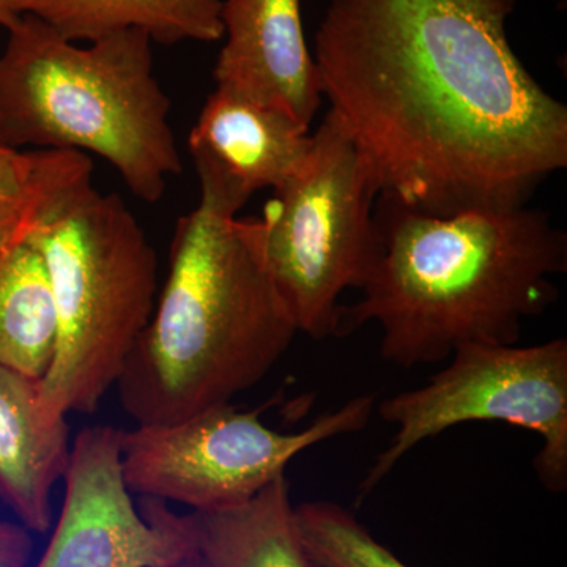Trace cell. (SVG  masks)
I'll return each mask as SVG.
<instances>
[{
    "mask_svg": "<svg viewBox=\"0 0 567 567\" xmlns=\"http://www.w3.org/2000/svg\"><path fill=\"white\" fill-rule=\"evenodd\" d=\"M55 204L17 203V200L0 199V260L11 249L28 240L44 213Z\"/></svg>",
    "mask_w": 567,
    "mask_h": 567,
    "instance_id": "ac0fdd59",
    "label": "cell"
},
{
    "mask_svg": "<svg viewBox=\"0 0 567 567\" xmlns=\"http://www.w3.org/2000/svg\"><path fill=\"white\" fill-rule=\"evenodd\" d=\"M295 524L312 567H412L339 503H301Z\"/></svg>",
    "mask_w": 567,
    "mask_h": 567,
    "instance_id": "2e32d148",
    "label": "cell"
},
{
    "mask_svg": "<svg viewBox=\"0 0 567 567\" xmlns=\"http://www.w3.org/2000/svg\"><path fill=\"white\" fill-rule=\"evenodd\" d=\"M379 254L336 338L380 328V357L401 369L450 360L470 342L516 346L525 320L558 300L567 235L520 207L436 216L379 196Z\"/></svg>",
    "mask_w": 567,
    "mask_h": 567,
    "instance_id": "7a4b0ae2",
    "label": "cell"
},
{
    "mask_svg": "<svg viewBox=\"0 0 567 567\" xmlns=\"http://www.w3.org/2000/svg\"><path fill=\"white\" fill-rule=\"evenodd\" d=\"M216 87L267 104L311 128L320 103L319 71L309 51L301 0H223Z\"/></svg>",
    "mask_w": 567,
    "mask_h": 567,
    "instance_id": "8fae6325",
    "label": "cell"
},
{
    "mask_svg": "<svg viewBox=\"0 0 567 567\" xmlns=\"http://www.w3.org/2000/svg\"><path fill=\"white\" fill-rule=\"evenodd\" d=\"M377 197L363 156L327 112L303 166L259 218L265 267L298 333L336 338L342 293L364 286L379 254Z\"/></svg>",
    "mask_w": 567,
    "mask_h": 567,
    "instance_id": "8992f818",
    "label": "cell"
},
{
    "mask_svg": "<svg viewBox=\"0 0 567 567\" xmlns=\"http://www.w3.org/2000/svg\"><path fill=\"white\" fill-rule=\"evenodd\" d=\"M24 17L21 0H0V28L11 31Z\"/></svg>",
    "mask_w": 567,
    "mask_h": 567,
    "instance_id": "ffe728a7",
    "label": "cell"
},
{
    "mask_svg": "<svg viewBox=\"0 0 567 567\" xmlns=\"http://www.w3.org/2000/svg\"><path fill=\"white\" fill-rule=\"evenodd\" d=\"M47 267L58 347L41 395L52 413H93L153 315L158 256L118 194L92 183L44 213L28 238Z\"/></svg>",
    "mask_w": 567,
    "mask_h": 567,
    "instance_id": "5b68a950",
    "label": "cell"
},
{
    "mask_svg": "<svg viewBox=\"0 0 567 567\" xmlns=\"http://www.w3.org/2000/svg\"><path fill=\"white\" fill-rule=\"evenodd\" d=\"M279 476L245 505L193 513L194 546L207 567H312Z\"/></svg>",
    "mask_w": 567,
    "mask_h": 567,
    "instance_id": "5bb4252c",
    "label": "cell"
},
{
    "mask_svg": "<svg viewBox=\"0 0 567 567\" xmlns=\"http://www.w3.org/2000/svg\"><path fill=\"white\" fill-rule=\"evenodd\" d=\"M93 182V163L84 153L18 151L0 142V199L55 204Z\"/></svg>",
    "mask_w": 567,
    "mask_h": 567,
    "instance_id": "e0dca14e",
    "label": "cell"
},
{
    "mask_svg": "<svg viewBox=\"0 0 567 567\" xmlns=\"http://www.w3.org/2000/svg\"><path fill=\"white\" fill-rule=\"evenodd\" d=\"M121 435L92 425L74 440L61 514L35 567H173L196 548L189 514L145 496L134 505Z\"/></svg>",
    "mask_w": 567,
    "mask_h": 567,
    "instance_id": "9c48e42d",
    "label": "cell"
},
{
    "mask_svg": "<svg viewBox=\"0 0 567 567\" xmlns=\"http://www.w3.org/2000/svg\"><path fill=\"white\" fill-rule=\"evenodd\" d=\"M375 404V394L357 395L290 434L265 425L260 410L241 412L230 404L181 423L136 425L121 435L123 481L134 494L181 503L193 513L233 509L284 476L308 447L363 431Z\"/></svg>",
    "mask_w": 567,
    "mask_h": 567,
    "instance_id": "ba28073f",
    "label": "cell"
},
{
    "mask_svg": "<svg viewBox=\"0 0 567 567\" xmlns=\"http://www.w3.org/2000/svg\"><path fill=\"white\" fill-rule=\"evenodd\" d=\"M32 533L20 522L0 520V567H28L32 557Z\"/></svg>",
    "mask_w": 567,
    "mask_h": 567,
    "instance_id": "d6986e66",
    "label": "cell"
},
{
    "mask_svg": "<svg viewBox=\"0 0 567 567\" xmlns=\"http://www.w3.org/2000/svg\"><path fill=\"white\" fill-rule=\"evenodd\" d=\"M450 360L425 385L377 405L380 417L398 425V432L361 481L357 505L413 447L472 421H502L539 435L536 475L548 492H566V339L532 347L470 342L457 347Z\"/></svg>",
    "mask_w": 567,
    "mask_h": 567,
    "instance_id": "52a82bcc",
    "label": "cell"
},
{
    "mask_svg": "<svg viewBox=\"0 0 567 567\" xmlns=\"http://www.w3.org/2000/svg\"><path fill=\"white\" fill-rule=\"evenodd\" d=\"M173 567H207V565H205L204 559L199 557L196 548H194V551L188 557L183 558L182 561H178Z\"/></svg>",
    "mask_w": 567,
    "mask_h": 567,
    "instance_id": "44dd1931",
    "label": "cell"
},
{
    "mask_svg": "<svg viewBox=\"0 0 567 567\" xmlns=\"http://www.w3.org/2000/svg\"><path fill=\"white\" fill-rule=\"evenodd\" d=\"M71 445L66 416L47 409L41 380L0 364V499L31 533L52 527L51 495Z\"/></svg>",
    "mask_w": 567,
    "mask_h": 567,
    "instance_id": "7c38bea8",
    "label": "cell"
},
{
    "mask_svg": "<svg viewBox=\"0 0 567 567\" xmlns=\"http://www.w3.org/2000/svg\"><path fill=\"white\" fill-rule=\"evenodd\" d=\"M24 14L47 22L63 39L96 41L126 31L152 43L223 40V0H21Z\"/></svg>",
    "mask_w": 567,
    "mask_h": 567,
    "instance_id": "4fadbf2b",
    "label": "cell"
},
{
    "mask_svg": "<svg viewBox=\"0 0 567 567\" xmlns=\"http://www.w3.org/2000/svg\"><path fill=\"white\" fill-rule=\"evenodd\" d=\"M152 47L140 31L80 47L24 14L0 54V142L95 153L134 196L158 203L183 163Z\"/></svg>",
    "mask_w": 567,
    "mask_h": 567,
    "instance_id": "277c9868",
    "label": "cell"
},
{
    "mask_svg": "<svg viewBox=\"0 0 567 567\" xmlns=\"http://www.w3.org/2000/svg\"><path fill=\"white\" fill-rule=\"evenodd\" d=\"M200 192L171 245L169 274L115 383L137 425H167L230 404L262 382L297 328L276 292L259 218Z\"/></svg>",
    "mask_w": 567,
    "mask_h": 567,
    "instance_id": "3957f363",
    "label": "cell"
},
{
    "mask_svg": "<svg viewBox=\"0 0 567 567\" xmlns=\"http://www.w3.org/2000/svg\"><path fill=\"white\" fill-rule=\"evenodd\" d=\"M311 147L312 134L286 112L223 87L208 95L188 136L200 192L224 194L241 207L289 181Z\"/></svg>",
    "mask_w": 567,
    "mask_h": 567,
    "instance_id": "30bf717a",
    "label": "cell"
},
{
    "mask_svg": "<svg viewBox=\"0 0 567 567\" xmlns=\"http://www.w3.org/2000/svg\"><path fill=\"white\" fill-rule=\"evenodd\" d=\"M516 0H331L322 99L379 196L429 215L527 205L567 166V107L507 37Z\"/></svg>",
    "mask_w": 567,
    "mask_h": 567,
    "instance_id": "6da1fadb",
    "label": "cell"
},
{
    "mask_svg": "<svg viewBox=\"0 0 567 567\" xmlns=\"http://www.w3.org/2000/svg\"><path fill=\"white\" fill-rule=\"evenodd\" d=\"M58 347L47 267L28 240L0 260V364L43 379Z\"/></svg>",
    "mask_w": 567,
    "mask_h": 567,
    "instance_id": "9a60e30c",
    "label": "cell"
}]
</instances>
